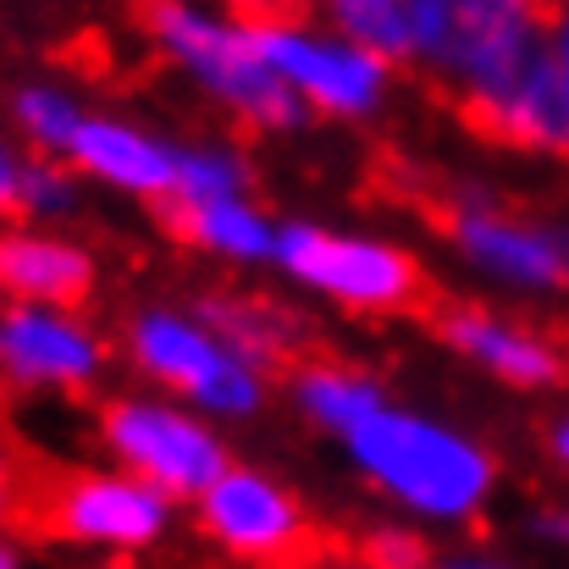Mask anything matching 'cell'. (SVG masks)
Returning <instances> with one entry per match:
<instances>
[{"label": "cell", "instance_id": "31", "mask_svg": "<svg viewBox=\"0 0 569 569\" xmlns=\"http://www.w3.org/2000/svg\"><path fill=\"white\" fill-rule=\"evenodd\" d=\"M0 569H33L28 565V553H22L11 537H0Z\"/></svg>", "mask_w": 569, "mask_h": 569}, {"label": "cell", "instance_id": "25", "mask_svg": "<svg viewBox=\"0 0 569 569\" xmlns=\"http://www.w3.org/2000/svg\"><path fill=\"white\" fill-rule=\"evenodd\" d=\"M426 569H526L515 553H503V548H481V542H470V548H448V553H431V565Z\"/></svg>", "mask_w": 569, "mask_h": 569}, {"label": "cell", "instance_id": "32", "mask_svg": "<svg viewBox=\"0 0 569 569\" xmlns=\"http://www.w3.org/2000/svg\"><path fill=\"white\" fill-rule=\"evenodd\" d=\"M531 6H559V0H531Z\"/></svg>", "mask_w": 569, "mask_h": 569}, {"label": "cell", "instance_id": "5", "mask_svg": "<svg viewBox=\"0 0 569 569\" xmlns=\"http://www.w3.org/2000/svg\"><path fill=\"white\" fill-rule=\"evenodd\" d=\"M271 266L293 288H305L349 316H398V310L420 305V288H426L420 254L409 243L371 232V227L316 221V216L282 221Z\"/></svg>", "mask_w": 569, "mask_h": 569}, {"label": "cell", "instance_id": "8", "mask_svg": "<svg viewBox=\"0 0 569 569\" xmlns=\"http://www.w3.org/2000/svg\"><path fill=\"white\" fill-rule=\"evenodd\" d=\"M94 437L106 448V465L150 481L172 503H199V492H210V481L232 465L227 431L216 420L193 415L189 403L161 398L150 387L117 392L100 409V431Z\"/></svg>", "mask_w": 569, "mask_h": 569}, {"label": "cell", "instance_id": "14", "mask_svg": "<svg viewBox=\"0 0 569 569\" xmlns=\"http://www.w3.org/2000/svg\"><path fill=\"white\" fill-rule=\"evenodd\" d=\"M67 167L106 193H122V199H139V204H172L178 139L156 133L150 122H139L128 111H89Z\"/></svg>", "mask_w": 569, "mask_h": 569}, {"label": "cell", "instance_id": "27", "mask_svg": "<svg viewBox=\"0 0 569 569\" xmlns=\"http://www.w3.org/2000/svg\"><path fill=\"white\" fill-rule=\"evenodd\" d=\"M17 515V453H11V437L0 431V537Z\"/></svg>", "mask_w": 569, "mask_h": 569}, {"label": "cell", "instance_id": "23", "mask_svg": "<svg viewBox=\"0 0 569 569\" xmlns=\"http://www.w3.org/2000/svg\"><path fill=\"white\" fill-rule=\"evenodd\" d=\"M366 569H426L431 565V548H426V531H415L409 520H381L377 531H366Z\"/></svg>", "mask_w": 569, "mask_h": 569}, {"label": "cell", "instance_id": "6", "mask_svg": "<svg viewBox=\"0 0 569 569\" xmlns=\"http://www.w3.org/2000/svg\"><path fill=\"white\" fill-rule=\"evenodd\" d=\"M548 44V11L531 0H415L409 67L459 106L481 100Z\"/></svg>", "mask_w": 569, "mask_h": 569}, {"label": "cell", "instance_id": "26", "mask_svg": "<svg viewBox=\"0 0 569 569\" xmlns=\"http://www.w3.org/2000/svg\"><path fill=\"white\" fill-rule=\"evenodd\" d=\"M216 6L232 11V17H243V22H271V17H305L321 0H216Z\"/></svg>", "mask_w": 569, "mask_h": 569}, {"label": "cell", "instance_id": "1", "mask_svg": "<svg viewBox=\"0 0 569 569\" xmlns=\"http://www.w3.org/2000/svg\"><path fill=\"white\" fill-rule=\"evenodd\" d=\"M349 470L415 531H470L503 481L492 442L437 409L381 403L343 442Z\"/></svg>", "mask_w": 569, "mask_h": 569}, {"label": "cell", "instance_id": "18", "mask_svg": "<svg viewBox=\"0 0 569 569\" xmlns=\"http://www.w3.org/2000/svg\"><path fill=\"white\" fill-rule=\"evenodd\" d=\"M89 100L61 83V78H17L6 89V128L11 139L28 150V156H44V161H67L72 144H78V128L89 122Z\"/></svg>", "mask_w": 569, "mask_h": 569}, {"label": "cell", "instance_id": "22", "mask_svg": "<svg viewBox=\"0 0 569 569\" xmlns=\"http://www.w3.org/2000/svg\"><path fill=\"white\" fill-rule=\"evenodd\" d=\"M83 189H89V183H83L67 161L28 156L22 189H17V221H28V227H67V221L83 210Z\"/></svg>", "mask_w": 569, "mask_h": 569}, {"label": "cell", "instance_id": "10", "mask_svg": "<svg viewBox=\"0 0 569 569\" xmlns=\"http://www.w3.org/2000/svg\"><path fill=\"white\" fill-rule=\"evenodd\" d=\"M193 520L216 553L254 569L288 565L310 537V515H305L299 492L282 476H271L260 465H238V459L210 481V492H199Z\"/></svg>", "mask_w": 569, "mask_h": 569}, {"label": "cell", "instance_id": "28", "mask_svg": "<svg viewBox=\"0 0 569 569\" xmlns=\"http://www.w3.org/2000/svg\"><path fill=\"white\" fill-rule=\"evenodd\" d=\"M548 44H553V61L565 72V89H569V0L548 6Z\"/></svg>", "mask_w": 569, "mask_h": 569}, {"label": "cell", "instance_id": "19", "mask_svg": "<svg viewBox=\"0 0 569 569\" xmlns=\"http://www.w3.org/2000/svg\"><path fill=\"white\" fill-rule=\"evenodd\" d=\"M238 193H254V161H249V150L238 139L204 133V139L178 144V189H172V204H210V199H238Z\"/></svg>", "mask_w": 569, "mask_h": 569}, {"label": "cell", "instance_id": "7", "mask_svg": "<svg viewBox=\"0 0 569 569\" xmlns=\"http://www.w3.org/2000/svg\"><path fill=\"white\" fill-rule=\"evenodd\" d=\"M254 39L310 122L366 128V122L387 117L392 89H398V67L360 50L355 39H343L321 17H271V22H254Z\"/></svg>", "mask_w": 569, "mask_h": 569}, {"label": "cell", "instance_id": "29", "mask_svg": "<svg viewBox=\"0 0 569 569\" xmlns=\"http://www.w3.org/2000/svg\"><path fill=\"white\" fill-rule=\"evenodd\" d=\"M548 459H553V470L569 481V409H559V415L548 420Z\"/></svg>", "mask_w": 569, "mask_h": 569}, {"label": "cell", "instance_id": "11", "mask_svg": "<svg viewBox=\"0 0 569 569\" xmlns=\"http://www.w3.org/2000/svg\"><path fill=\"white\" fill-rule=\"evenodd\" d=\"M111 366L106 332L67 305H0V387L33 398H78Z\"/></svg>", "mask_w": 569, "mask_h": 569}, {"label": "cell", "instance_id": "13", "mask_svg": "<svg viewBox=\"0 0 569 569\" xmlns=\"http://www.w3.org/2000/svg\"><path fill=\"white\" fill-rule=\"evenodd\" d=\"M465 117L503 150L531 161H569V89L553 61V44H542L531 61H520L503 83H492L481 100L465 106Z\"/></svg>", "mask_w": 569, "mask_h": 569}, {"label": "cell", "instance_id": "2", "mask_svg": "<svg viewBox=\"0 0 569 569\" xmlns=\"http://www.w3.org/2000/svg\"><path fill=\"white\" fill-rule=\"evenodd\" d=\"M139 22H144L150 50L210 111H221L243 133L282 139V133L310 128L299 100L282 89V78L260 56L254 22L221 11L216 0H144Z\"/></svg>", "mask_w": 569, "mask_h": 569}, {"label": "cell", "instance_id": "12", "mask_svg": "<svg viewBox=\"0 0 569 569\" xmlns=\"http://www.w3.org/2000/svg\"><path fill=\"white\" fill-rule=\"evenodd\" d=\"M437 338L453 360L509 392H553L569 381L565 338L498 305H448L437 316Z\"/></svg>", "mask_w": 569, "mask_h": 569}, {"label": "cell", "instance_id": "4", "mask_svg": "<svg viewBox=\"0 0 569 569\" xmlns=\"http://www.w3.org/2000/svg\"><path fill=\"white\" fill-rule=\"evenodd\" d=\"M442 243L453 266L498 299H569V210L465 183L442 204Z\"/></svg>", "mask_w": 569, "mask_h": 569}, {"label": "cell", "instance_id": "15", "mask_svg": "<svg viewBox=\"0 0 569 569\" xmlns=\"http://www.w3.org/2000/svg\"><path fill=\"white\" fill-rule=\"evenodd\" d=\"M94 282H100V260L67 227H28V221L0 227V305L83 310Z\"/></svg>", "mask_w": 569, "mask_h": 569}, {"label": "cell", "instance_id": "3", "mask_svg": "<svg viewBox=\"0 0 569 569\" xmlns=\"http://www.w3.org/2000/svg\"><path fill=\"white\" fill-rule=\"evenodd\" d=\"M122 360L128 371L161 398L189 403L193 415L227 426H243L266 409L271 371L249 360L199 305L150 299L122 321Z\"/></svg>", "mask_w": 569, "mask_h": 569}, {"label": "cell", "instance_id": "24", "mask_svg": "<svg viewBox=\"0 0 569 569\" xmlns=\"http://www.w3.org/2000/svg\"><path fill=\"white\" fill-rule=\"evenodd\" d=\"M22 167H28V150L11 139V128L0 122V227L17 221V189H22Z\"/></svg>", "mask_w": 569, "mask_h": 569}, {"label": "cell", "instance_id": "16", "mask_svg": "<svg viewBox=\"0 0 569 569\" xmlns=\"http://www.w3.org/2000/svg\"><path fill=\"white\" fill-rule=\"evenodd\" d=\"M167 221H172V232L189 243L193 254H204V260H216V266L260 271V266L277 260V232H282V221H277L254 193L210 199V204H172Z\"/></svg>", "mask_w": 569, "mask_h": 569}, {"label": "cell", "instance_id": "21", "mask_svg": "<svg viewBox=\"0 0 569 569\" xmlns=\"http://www.w3.org/2000/svg\"><path fill=\"white\" fill-rule=\"evenodd\" d=\"M199 310L249 355V360H260L266 371H277V360L293 349L288 338H293V321L277 310V305H266V299H227V293H216V299H199Z\"/></svg>", "mask_w": 569, "mask_h": 569}, {"label": "cell", "instance_id": "20", "mask_svg": "<svg viewBox=\"0 0 569 569\" xmlns=\"http://www.w3.org/2000/svg\"><path fill=\"white\" fill-rule=\"evenodd\" d=\"M321 22L381 56L387 67H409L415 50V0H321Z\"/></svg>", "mask_w": 569, "mask_h": 569}, {"label": "cell", "instance_id": "17", "mask_svg": "<svg viewBox=\"0 0 569 569\" xmlns=\"http://www.w3.org/2000/svg\"><path fill=\"white\" fill-rule=\"evenodd\" d=\"M288 403H293V415H299L310 431L343 442L349 431H360L381 403H387V387H381L377 371H366V366H355V360L310 355V360H299V366L288 371Z\"/></svg>", "mask_w": 569, "mask_h": 569}, {"label": "cell", "instance_id": "9", "mask_svg": "<svg viewBox=\"0 0 569 569\" xmlns=\"http://www.w3.org/2000/svg\"><path fill=\"white\" fill-rule=\"evenodd\" d=\"M172 520L178 503L117 465H78L44 498V526L56 542L83 553H111V559L161 548L172 537Z\"/></svg>", "mask_w": 569, "mask_h": 569}, {"label": "cell", "instance_id": "30", "mask_svg": "<svg viewBox=\"0 0 569 569\" xmlns=\"http://www.w3.org/2000/svg\"><path fill=\"white\" fill-rule=\"evenodd\" d=\"M537 537L569 553V509H553V515H542V520H537Z\"/></svg>", "mask_w": 569, "mask_h": 569}]
</instances>
